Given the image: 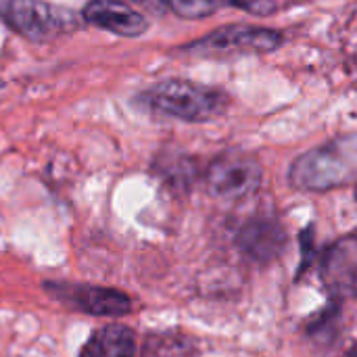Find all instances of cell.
Returning <instances> with one entry per match:
<instances>
[{
  "label": "cell",
  "mask_w": 357,
  "mask_h": 357,
  "mask_svg": "<svg viewBox=\"0 0 357 357\" xmlns=\"http://www.w3.org/2000/svg\"><path fill=\"white\" fill-rule=\"evenodd\" d=\"M4 19L17 33L33 42L52 40L75 25L69 10L44 0H8Z\"/></svg>",
  "instance_id": "cell-4"
},
{
  "label": "cell",
  "mask_w": 357,
  "mask_h": 357,
  "mask_svg": "<svg viewBox=\"0 0 357 357\" xmlns=\"http://www.w3.org/2000/svg\"><path fill=\"white\" fill-rule=\"evenodd\" d=\"M356 197H357V190H356Z\"/></svg>",
  "instance_id": "cell-14"
},
{
  "label": "cell",
  "mask_w": 357,
  "mask_h": 357,
  "mask_svg": "<svg viewBox=\"0 0 357 357\" xmlns=\"http://www.w3.org/2000/svg\"><path fill=\"white\" fill-rule=\"evenodd\" d=\"M261 165L253 155L230 151L213 159V163L207 169V186L211 195L226 199V201H238L257 190L261 184Z\"/></svg>",
  "instance_id": "cell-5"
},
{
  "label": "cell",
  "mask_w": 357,
  "mask_h": 357,
  "mask_svg": "<svg viewBox=\"0 0 357 357\" xmlns=\"http://www.w3.org/2000/svg\"><path fill=\"white\" fill-rule=\"evenodd\" d=\"M347 357H357V345L351 349V351H349V354H347Z\"/></svg>",
  "instance_id": "cell-13"
},
{
  "label": "cell",
  "mask_w": 357,
  "mask_h": 357,
  "mask_svg": "<svg viewBox=\"0 0 357 357\" xmlns=\"http://www.w3.org/2000/svg\"><path fill=\"white\" fill-rule=\"evenodd\" d=\"M79 357H134V335L121 324L96 331Z\"/></svg>",
  "instance_id": "cell-10"
},
{
  "label": "cell",
  "mask_w": 357,
  "mask_h": 357,
  "mask_svg": "<svg viewBox=\"0 0 357 357\" xmlns=\"http://www.w3.org/2000/svg\"><path fill=\"white\" fill-rule=\"evenodd\" d=\"M357 180V134L337 138L301 155L289 172L299 190H331Z\"/></svg>",
  "instance_id": "cell-1"
},
{
  "label": "cell",
  "mask_w": 357,
  "mask_h": 357,
  "mask_svg": "<svg viewBox=\"0 0 357 357\" xmlns=\"http://www.w3.org/2000/svg\"><path fill=\"white\" fill-rule=\"evenodd\" d=\"M284 243H287V236L280 224L270 222V220H253L245 224L243 230L238 232L241 249L257 261H270L278 257Z\"/></svg>",
  "instance_id": "cell-9"
},
{
  "label": "cell",
  "mask_w": 357,
  "mask_h": 357,
  "mask_svg": "<svg viewBox=\"0 0 357 357\" xmlns=\"http://www.w3.org/2000/svg\"><path fill=\"white\" fill-rule=\"evenodd\" d=\"M50 293L61 297L65 303L75 305L77 310L92 316H126L132 310V301L128 295L115 289L100 287H82V284H48Z\"/></svg>",
  "instance_id": "cell-7"
},
{
  "label": "cell",
  "mask_w": 357,
  "mask_h": 357,
  "mask_svg": "<svg viewBox=\"0 0 357 357\" xmlns=\"http://www.w3.org/2000/svg\"><path fill=\"white\" fill-rule=\"evenodd\" d=\"M84 21L126 38L140 36L149 27L146 17L121 0H90L84 8Z\"/></svg>",
  "instance_id": "cell-8"
},
{
  "label": "cell",
  "mask_w": 357,
  "mask_h": 357,
  "mask_svg": "<svg viewBox=\"0 0 357 357\" xmlns=\"http://www.w3.org/2000/svg\"><path fill=\"white\" fill-rule=\"evenodd\" d=\"M320 274L333 297H357V234H347L326 249Z\"/></svg>",
  "instance_id": "cell-6"
},
{
  "label": "cell",
  "mask_w": 357,
  "mask_h": 357,
  "mask_svg": "<svg viewBox=\"0 0 357 357\" xmlns=\"http://www.w3.org/2000/svg\"><path fill=\"white\" fill-rule=\"evenodd\" d=\"M132 2H136V4H140V6H146V8L155 10V13L167 10V0H132Z\"/></svg>",
  "instance_id": "cell-12"
},
{
  "label": "cell",
  "mask_w": 357,
  "mask_h": 357,
  "mask_svg": "<svg viewBox=\"0 0 357 357\" xmlns=\"http://www.w3.org/2000/svg\"><path fill=\"white\" fill-rule=\"evenodd\" d=\"M224 6H245V0H167V8L186 19H201Z\"/></svg>",
  "instance_id": "cell-11"
},
{
  "label": "cell",
  "mask_w": 357,
  "mask_h": 357,
  "mask_svg": "<svg viewBox=\"0 0 357 357\" xmlns=\"http://www.w3.org/2000/svg\"><path fill=\"white\" fill-rule=\"evenodd\" d=\"M140 100L157 113L192 123L215 119L228 107V96L224 92L186 79L159 82L142 92Z\"/></svg>",
  "instance_id": "cell-2"
},
{
  "label": "cell",
  "mask_w": 357,
  "mask_h": 357,
  "mask_svg": "<svg viewBox=\"0 0 357 357\" xmlns=\"http://www.w3.org/2000/svg\"><path fill=\"white\" fill-rule=\"evenodd\" d=\"M284 42V36L276 29L255 25H226L209 36L188 44L184 50L201 56H236L272 52Z\"/></svg>",
  "instance_id": "cell-3"
}]
</instances>
